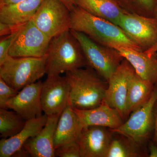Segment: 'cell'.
<instances>
[{"label":"cell","mask_w":157,"mask_h":157,"mask_svg":"<svg viewBox=\"0 0 157 157\" xmlns=\"http://www.w3.org/2000/svg\"><path fill=\"white\" fill-rule=\"evenodd\" d=\"M48 115L44 114L41 117L26 121L23 128L17 134L8 138H2L0 140V157H11L21 149L31 137L36 136L45 126Z\"/></svg>","instance_id":"e0dca14e"},{"label":"cell","mask_w":157,"mask_h":157,"mask_svg":"<svg viewBox=\"0 0 157 157\" xmlns=\"http://www.w3.org/2000/svg\"><path fill=\"white\" fill-rule=\"evenodd\" d=\"M43 82L38 81L21 90L6 104V109L17 113L25 121L40 117L43 112L41 103Z\"/></svg>","instance_id":"7c38bea8"},{"label":"cell","mask_w":157,"mask_h":157,"mask_svg":"<svg viewBox=\"0 0 157 157\" xmlns=\"http://www.w3.org/2000/svg\"><path fill=\"white\" fill-rule=\"evenodd\" d=\"M61 1L64 3L65 5L68 7L70 11H72L76 6L73 0H61Z\"/></svg>","instance_id":"4dcf8cb0"},{"label":"cell","mask_w":157,"mask_h":157,"mask_svg":"<svg viewBox=\"0 0 157 157\" xmlns=\"http://www.w3.org/2000/svg\"><path fill=\"white\" fill-rule=\"evenodd\" d=\"M70 29L82 33L101 45L115 48L124 47L142 51L127 36L119 26L94 16L75 6L71 11Z\"/></svg>","instance_id":"6da1fadb"},{"label":"cell","mask_w":157,"mask_h":157,"mask_svg":"<svg viewBox=\"0 0 157 157\" xmlns=\"http://www.w3.org/2000/svg\"><path fill=\"white\" fill-rule=\"evenodd\" d=\"M112 139L106 157H140L144 155L142 144L125 136Z\"/></svg>","instance_id":"7402d4cb"},{"label":"cell","mask_w":157,"mask_h":157,"mask_svg":"<svg viewBox=\"0 0 157 157\" xmlns=\"http://www.w3.org/2000/svg\"><path fill=\"white\" fill-rule=\"evenodd\" d=\"M117 25L143 52L157 44V18L125 12Z\"/></svg>","instance_id":"9c48e42d"},{"label":"cell","mask_w":157,"mask_h":157,"mask_svg":"<svg viewBox=\"0 0 157 157\" xmlns=\"http://www.w3.org/2000/svg\"><path fill=\"white\" fill-rule=\"evenodd\" d=\"M19 92L0 78V108L6 109V104L9 100L14 98Z\"/></svg>","instance_id":"4316f807"},{"label":"cell","mask_w":157,"mask_h":157,"mask_svg":"<svg viewBox=\"0 0 157 157\" xmlns=\"http://www.w3.org/2000/svg\"><path fill=\"white\" fill-rule=\"evenodd\" d=\"M20 29L6 36H2L3 38L1 39L0 41V65L4 63L10 56L9 51Z\"/></svg>","instance_id":"484cf974"},{"label":"cell","mask_w":157,"mask_h":157,"mask_svg":"<svg viewBox=\"0 0 157 157\" xmlns=\"http://www.w3.org/2000/svg\"><path fill=\"white\" fill-rule=\"evenodd\" d=\"M70 92L68 104L74 109H88L99 106L105 98L108 82L90 67L66 73Z\"/></svg>","instance_id":"7a4b0ae2"},{"label":"cell","mask_w":157,"mask_h":157,"mask_svg":"<svg viewBox=\"0 0 157 157\" xmlns=\"http://www.w3.org/2000/svg\"><path fill=\"white\" fill-rule=\"evenodd\" d=\"M70 87L66 76L47 77L43 82L41 103L44 114L55 115L61 113L67 105Z\"/></svg>","instance_id":"8fae6325"},{"label":"cell","mask_w":157,"mask_h":157,"mask_svg":"<svg viewBox=\"0 0 157 157\" xmlns=\"http://www.w3.org/2000/svg\"><path fill=\"white\" fill-rule=\"evenodd\" d=\"M73 109L78 116L82 129L98 126L113 130L120 127L124 123L120 113L104 101L101 105L92 109Z\"/></svg>","instance_id":"5bb4252c"},{"label":"cell","mask_w":157,"mask_h":157,"mask_svg":"<svg viewBox=\"0 0 157 157\" xmlns=\"http://www.w3.org/2000/svg\"><path fill=\"white\" fill-rule=\"evenodd\" d=\"M82 128L78 116L69 104L62 111L55 132V150L59 147L77 141Z\"/></svg>","instance_id":"d6986e66"},{"label":"cell","mask_w":157,"mask_h":157,"mask_svg":"<svg viewBox=\"0 0 157 157\" xmlns=\"http://www.w3.org/2000/svg\"><path fill=\"white\" fill-rule=\"evenodd\" d=\"M71 11L61 0H43L32 20L52 39L71 28Z\"/></svg>","instance_id":"52a82bcc"},{"label":"cell","mask_w":157,"mask_h":157,"mask_svg":"<svg viewBox=\"0 0 157 157\" xmlns=\"http://www.w3.org/2000/svg\"><path fill=\"white\" fill-rule=\"evenodd\" d=\"M157 102V83L155 85L154 89L148 101L132 112L128 120L120 127L110 131L143 145L148 140L154 128Z\"/></svg>","instance_id":"8992f818"},{"label":"cell","mask_w":157,"mask_h":157,"mask_svg":"<svg viewBox=\"0 0 157 157\" xmlns=\"http://www.w3.org/2000/svg\"><path fill=\"white\" fill-rule=\"evenodd\" d=\"M155 17L157 18V8L155 10Z\"/></svg>","instance_id":"d6a6232c"},{"label":"cell","mask_w":157,"mask_h":157,"mask_svg":"<svg viewBox=\"0 0 157 157\" xmlns=\"http://www.w3.org/2000/svg\"><path fill=\"white\" fill-rule=\"evenodd\" d=\"M118 2L123 9L128 13L155 17L157 0H118Z\"/></svg>","instance_id":"cb8c5ba5"},{"label":"cell","mask_w":157,"mask_h":157,"mask_svg":"<svg viewBox=\"0 0 157 157\" xmlns=\"http://www.w3.org/2000/svg\"><path fill=\"white\" fill-rule=\"evenodd\" d=\"M155 85L143 79L135 72L129 83L125 119L148 101L154 89Z\"/></svg>","instance_id":"44dd1931"},{"label":"cell","mask_w":157,"mask_h":157,"mask_svg":"<svg viewBox=\"0 0 157 157\" xmlns=\"http://www.w3.org/2000/svg\"><path fill=\"white\" fill-rule=\"evenodd\" d=\"M115 1H116L117 2H118V0H115Z\"/></svg>","instance_id":"836d02e7"},{"label":"cell","mask_w":157,"mask_h":157,"mask_svg":"<svg viewBox=\"0 0 157 157\" xmlns=\"http://www.w3.org/2000/svg\"><path fill=\"white\" fill-rule=\"evenodd\" d=\"M81 45L86 65L107 82L124 58L115 48L101 45L80 32L70 29Z\"/></svg>","instance_id":"5b68a950"},{"label":"cell","mask_w":157,"mask_h":157,"mask_svg":"<svg viewBox=\"0 0 157 157\" xmlns=\"http://www.w3.org/2000/svg\"><path fill=\"white\" fill-rule=\"evenodd\" d=\"M56 157H80V149L77 141L66 144L55 150Z\"/></svg>","instance_id":"d4e9b609"},{"label":"cell","mask_w":157,"mask_h":157,"mask_svg":"<svg viewBox=\"0 0 157 157\" xmlns=\"http://www.w3.org/2000/svg\"><path fill=\"white\" fill-rule=\"evenodd\" d=\"M150 157H157V145L150 142L148 145Z\"/></svg>","instance_id":"83f0119b"},{"label":"cell","mask_w":157,"mask_h":157,"mask_svg":"<svg viewBox=\"0 0 157 157\" xmlns=\"http://www.w3.org/2000/svg\"><path fill=\"white\" fill-rule=\"evenodd\" d=\"M154 129V141L157 144V102L155 109Z\"/></svg>","instance_id":"f1b7e54d"},{"label":"cell","mask_w":157,"mask_h":157,"mask_svg":"<svg viewBox=\"0 0 157 157\" xmlns=\"http://www.w3.org/2000/svg\"><path fill=\"white\" fill-rule=\"evenodd\" d=\"M47 56L42 57L9 56L0 65V78L19 91L46 74Z\"/></svg>","instance_id":"277c9868"},{"label":"cell","mask_w":157,"mask_h":157,"mask_svg":"<svg viewBox=\"0 0 157 157\" xmlns=\"http://www.w3.org/2000/svg\"><path fill=\"white\" fill-rule=\"evenodd\" d=\"M144 52H146V53L149 54H151L154 53L155 52H157V44L153 47H152L150 49Z\"/></svg>","instance_id":"1f68e13d"},{"label":"cell","mask_w":157,"mask_h":157,"mask_svg":"<svg viewBox=\"0 0 157 157\" xmlns=\"http://www.w3.org/2000/svg\"><path fill=\"white\" fill-rule=\"evenodd\" d=\"M43 0H25L0 6V23L17 30L33 19Z\"/></svg>","instance_id":"2e32d148"},{"label":"cell","mask_w":157,"mask_h":157,"mask_svg":"<svg viewBox=\"0 0 157 157\" xmlns=\"http://www.w3.org/2000/svg\"><path fill=\"white\" fill-rule=\"evenodd\" d=\"M111 132L98 126L82 128L77 138L80 157H106L113 139Z\"/></svg>","instance_id":"4fadbf2b"},{"label":"cell","mask_w":157,"mask_h":157,"mask_svg":"<svg viewBox=\"0 0 157 157\" xmlns=\"http://www.w3.org/2000/svg\"><path fill=\"white\" fill-rule=\"evenodd\" d=\"M76 6L94 16L117 25L121 16L126 12L115 0H73Z\"/></svg>","instance_id":"ffe728a7"},{"label":"cell","mask_w":157,"mask_h":157,"mask_svg":"<svg viewBox=\"0 0 157 157\" xmlns=\"http://www.w3.org/2000/svg\"><path fill=\"white\" fill-rule=\"evenodd\" d=\"M24 1L25 0H0V6L15 4Z\"/></svg>","instance_id":"f546056e"},{"label":"cell","mask_w":157,"mask_h":157,"mask_svg":"<svg viewBox=\"0 0 157 157\" xmlns=\"http://www.w3.org/2000/svg\"><path fill=\"white\" fill-rule=\"evenodd\" d=\"M115 49L130 63L138 76L153 84L157 83V52L149 54L124 47Z\"/></svg>","instance_id":"ac0fdd59"},{"label":"cell","mask_w":157,"mask_h":157,"mask_svg":"<svg viewBox=\"0 0 157 157\" xmlns=\"http://www.w3.org/2000/svg\"><path fill=\"white\" fill-rule=\"evenodd\" d=\"M19 114L8 109H0V137L8 138L20 132L26 123Z\"/></svg>","instance_id":"603a6c76"},{"label":"cell","mask_w":157,"mask_h":157,"mask_svg":"<svg viewBox=\"0 0 157 157\" xmlns=\"http://www.w3.org/2000/svg\"><path fill=\"white\" fill-rule=\"evenodd\" d=\"M46 56L47 77L71 72L86 65L81 45L70 30L52 39Z\"/></svg>","instance_id":"3957f363"},{"label":"cell","mask_w":157,"mask_h":157,"mask_svg":"<svg viewBox=\"0 0 157 157\" xmlns=\"http://www.w3.org/2000/svg\"><path fill=\"white\" fill-rule=\"evenodd\" d=\"M51 39L32 19L20 29L9 51V55L14 58L45 56Z\"/></svg>","instance_id":"ba28073f"},{"label":"cell","mask_w":157,"mask_h":157,"mask_svg":"<svg viewBox=\"0 0 157 157\" xmlns=\"http://www.w3.org/2000/svg\"><path fill=\"white\" fill-rule=\"evenodd\" d=\"M135 72L132 65L124 59L107 81L104 101L116 109L124 120L129 83Z\"/></svg>","instance_id":"30bf717a"},{"label":"cell","mask_w":157,"mask_h":157,"mask_svg":"<svg viewBox=\"0 0 157 157\" xmlns=\"http://www.w3.org/2000/svg\"><path fill=\"white\" fill-rule=\"evenodd\" d=\"M60 114L48 116L47 122L36 135L31 137L23 146L26 152L32 157H54V139Z\"/></svg>","instance_id":"9a60e30c"}]
</instances>
